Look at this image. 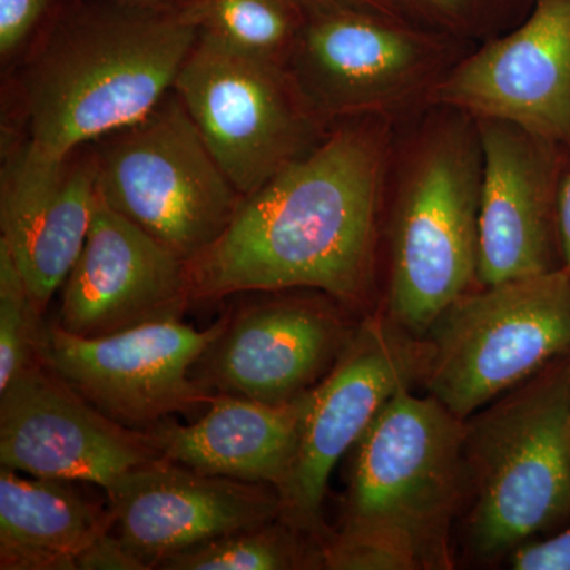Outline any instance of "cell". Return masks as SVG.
I'll use <instances>...</instances> for the list:
<instances>
[{
  "instance_id": "obj_1",
  "label": "cell",
  "mask_w": 570,
  "mask_h": 570,
  "mask_svg": "<svg viewBox=\"0 0 570 570\" xmlns=\"http://www.w3.org/2000/svg\"><path fill=\"white\" fill-rule=\"evenodd\" d=\"M387 160L385 116L340 119L187 262L190 299L305 287L344 305L365 302Z\"/></svg>"
},
{
  "instance_id": "obj_2",
  "label": "cell",
  "mask_w": 570,
  "mask_h": 570,
  "mask_svg": "<svg viewBox=\"0 0 570 570\" xmlns=\"http://www.w3.org/2000/svg\"><path fill=\"white\" fill-rule=\"evenodd\" d=\"M198 33L193 14L62 0L22 78L28 137L66 154L140 121L174 91Z\"/></svg>"
},
{
  "instance_id": "obj_3",
  "label": "cell",
  "mask_w": 570,
  "mask_h": 570,
  "mask_svg": "<svg viewBox=\"0 0 570 570\" xmlns=\"http://www.w3.org/2000/svg\"><path fill=\"white\" fill-rule=\"evenodd\" d=\"M330 570H449L452 524L468 491L464 420L401 390L356 442Z\"/></svg>"
},
{
  "instance_id": "obj_4",
  "label": "cell",
  "mask_w": 570,
  "mask_h": 570,
  "mask_svg": "<svg viewBox=\"0 0 570 570\" xmlns=\"http://www.w3.org/2000/svg\"><path fill=\"white\" fill-rule=\"evenodd\" d=\"M561 356L464 420L468 543L509 554L570 513V387Z\"/></svg>"
},
{
  "instance_id": "obj_5",
  "label": "cell",
  "mask_w": 570,
  "mask_h": 570,
  "mask_svg": "<svg viewBox=\"0 0 570 570\" xmlns=\"http://www.w3.org/2000/svg\"><path fill=\"white\" fill-rule=\"evenodd\" d=\"M455 112L420 140L393 212L387 316L417 337L478 283L482 153Z\"/></svg>"
},
{
  "instance_id": "obj_6",
  "label": "cell",
  "mask_w": 570,
  "mask_h": 570,
  "mask_svg": "<svg viewBox=\"0 0 570 570\" xmlns=\"http://www.w3.org/2000/svg\"><path fill=\"white\" fill-rule=\"evenodd\" d=\"M428 393L461 420L570 351V275L557 268L466 292L428 330Z\"/></svg>"
},
{
  "instance_id": "obj_7",
  "label": "cell",
  "mask_w": 570,
  "mask_h": 570,
  "mask_svg": "<svg viewBox=\"0 0 570 570\" xmlns=\"http://www.w3.org/2000/svg\"><path fill=\"white\" fill-rule=\"evenodd\" d=\"M92 145L104 200L186 262L227 230L245 202L175 91Z\"/></svg>"
},
{
  "instance_id": "obj_8",
  "label": "cell",
  "mask_w": 570,
  "mask_h": 570,
  "mask_svg": "<svg viewBox=\"0 0 570 570\" xmlns=\"http://www.w3.org/2000/svg\"><path fill=\"white\" fill-rule=\"evenodd\" d=\"M174 91L245 197L309 151L330 129L283 63L200 31Z\"/></svg>"
},
{
  "instance_id": "obj_9",
  "label": "cell",
  "mask_w": 570,
  "mask_h": 570,
  "mask_svg": "<svg viewBox=\"0 0 570 570\" xmlns=\"http://www.w3.org/2000/svg\"><path fill=\"white\" fill-rule=\"evenodd\" d=\"M452 37L414 22L354 9L307 10L305 29L287 67L332 126L428 100L450 67Z\"/></svg>"
},
{
  "instance_id": "obj_10",
  "label": "cell",
  "mask_w": 570,
  "mask_h": 570,
  "mask_svg": "<svg viewBox=\"0 0 570 570\" xmlns=\"http://www.w3.org/2000/svg\"><path fill=\"white\" fill-rule=\"evenodd\" d=\"M225 321L209 328L163 318L100 337L41 324L37 360L105 415L137 430H151L171 414L208 407L217 393L193 377Z\"/></svg>"
},
{
  "instance_id": "obj_11",
  "label": "cell",
  "mask_w": 570,
  "mask_h": 570,
  "mask_svg": "<svg viewBox=\"0 0 570 570\" xmlns=\"http://www.w3.org/2000/svg\"><path fill=\"white\" fill-rule=\"evenodd\" d=\"M426 343L389 316L352 332L332 370L311 390L294 471L279 490L281 519L317 534L333 469L355 448L385 404L422 381Z\"/></svg>"
},
{
  "instance_id": "obj_12",
  "label": "cell",
  "mask_w": 570,
  "mask_h": 570,
  "mask_svg": "<svg viewBox=\"0 0 570 570\" xmlns=\"http://www.w3.org/2000/svg\"><path fill=\"white\" fill-rule=\"evenodd\" d=\"M165 460L151 430L116 422L39 360L0 392V464L33 478L110 489Z\"/></svg>"
},
{
  "instance_id": "obj_13",
  "label": "cell",
  "mask_w": 570,
  "mask_h": 570,
  "mask_svg": "<svg viewBox=\"0 0 570 570\" xmlns=\"http://www.w3.org/2000/svg\"><path fill=\"white\" fill-rule=\"evenodd\" d=\"M428 100L570 145V0H532L523 21L450 67Z\"/></svg>"
},
{
  "instance_id": "obj_14",
  "label": "cell",
  "mask_w": 570,
  "mask_h": 570,
  "mask_svg": "<svg viewBox=\"0 0 570 570\" xmlns=\"http://www.w3.org/2000/svg\"><path fill=\"white\" fill-rule=\"evenodd\" d=\"M3 142L0 242L20 268L33 305L45 313L69 277L99 198L94 145L51 154L31 138Z\"/></svg>"
},
{
  "instance_id": "obj_15",
  "label": "cell",
  "mask_w": 570,
  "mask_h": 570,
  "mask_svg": "<svg viewBox=\"0 0 570 570\" xmlns=\"http://www.w3.org/2000/svg\"><path fill=\"white\" fill-rule=\"evenodd\" d=\"M193 302L187 262L99 193L91 227L63 283L58 324L100 337L148 322L181 317Z\"/></svg>"
},
{
  "instance_id": "obj_16",
  "label": "cell",
  "mask_w": 570,
  "mask_h": 570,
  "mask_svg": "<svg viewBox=\"0 0 570 570\" xmlns=\"http://www.w3.org/2000/svg\"><path fill=\"white\" fill-rule=\"evenodd\" d=\"M474 121L482 153L478 283L553 272L560 146L515 124Z\"/></svg>"
},
{
  "instance_id": "obj_17",
  "label": "cell",
  "mask_w": 570,
  "mask_h": 570,
  "mask_svg": "<svg viewBox=\"0 0 570 570\" xmlns=\"http://www.w3.org/2000/svg\"><path fill=\"white\" fill-rule=\"evenodd\" d=\"M112 532L148 569L179 551L281 519L279 491L174 461L127 472L107 490Z\"/></svg>"
},
{
  "instance_id": "obj_18",
  "label": "cell",
  "mask_w": 570,
  "mask_h": 570,
  "mask_svg": "<svg viewBox=\"0 0 570 570\" xmlns=\"http://www.w3.org/2000/svg\"><path fill=\"white\" fill-rule=\"evenodd\" d=\"M354 330L335 309L311 299H276L246 307L204 356V387L268 404L298 400L326 376Z\"/></svg>"
},
{
  "instance_id": "obj_19",
  "label": "cell",
  "mask_w": 570,
  "mask_h": 570,
  "mask_svg": "<svg viewBox=\"0 0 570 570\" xmlns=\"http://www.w3.org/2000/svg\"><path fill=\"white\" fill-rule=\"evenodd\" d=\"M309 392L284 404L217 393L193 425L165 420L151 431L165 460L279 491L294 471Z\"/></svg>"
},
{
  "instance_id": "obj_20",
  "label": "cell",
  "mask_w": 570,
  "mask_h": 570,
  "mask_svg": "<svg viewBox=\"0 0 570 570\" xmlns=\"http://www.w3.org/2000/svg\"><path fill=\"white\" fill-rule=\"evenodd\" d=\"M63 480L0 471V569L77 570L115 517Z\"/></svg>"
},
{
  "instance_id": "obj_21",
  "label": "cell",
  "mask_w": 570,
  "mask_h": 570,
  "mask_svg": "<svg viewBox=\"0 0 570 570\" xmlns=\"http://www.w3.org/2000/svg\"><path fill=\"white\" fill-rule=\"evenodd\" d=\"M307 532L283 519L232 532L224 538L171 554L163 570H302L324 569L322 547L307 542Z\"/></svg>"
},
{
  "instance_id": "obj_22",
  "label": "cell",
  "mask_w": 570,
  "mask_h": 570,
  "mask_svg": "<svg viewBox=\"0 0 570 570\" xmlns=\"http://www.w3.org/2000/svg\"><path fill=\"white\" fill-rule=\"evenodd\" d=\"M200 31L236 50L287 66L307 20L299 0H205L193 13Z\"/></svg>"
},
{
  "instance_id": "obj_23",
  "label": "cell",
  "mask_w": 570,
  "mask_h": 570,
  "mask_svg": "<svg viewBox=\"0 0 570 570\" xmlns=\"http://www.w3.org/2000/svg\"><path fill=\"white\" fill-rule=\"evenodd\" d=\"M407 21L452 39L493 36L527 18L532 0H387Z\"/></svg>"
},
{
  "instance_id": "obj_24",
  "label": "cell",
  "mask_w": 570,
  "mask_h": 570,
  "mask_svg": "<svg viewBox=\"0 0 570 570\" xmlns=\"http://www.w3.org/2000/svg\"><path fill=\"white\" fill-rule=\"evenodd\" d=\"M41 316L13 255L0 242V392L37 362Z\"/></svg>"
},
{
  "instance_id": "obj_25",
  "label": "cell",
  "mask_w": 570,
  "mask_h": 570,
  "mask_svg": "<svg viewBox=\"0 0 570 570\" xmlns=\"http://www.w3.org/2000/svg\"><path fill=\"white\" fill-rule=\"evenodd\" d=\"M62 0H0V58L10 62L39 37Z\"/></svg>"
},
{
  "instance_id": "obj_26",
  "label": "cell",
  "mask_w": 570,
  "mask_h": 570,
  "mask_svg": "<svg viewBox=\"0 0 570 570\" xmlns=\"http://www.w3.org/2000/svg\"><path fill=\"white\" fill-rule=\"evenodd\" d=\"M515 570H570V527L543 540H528L509 553Z\"/></svg>"
},
{
  "instance_id": "obj_27",
  "label": "cell",
  "mask_w": 570,
  "mask_h": 570,
  "mask_svg": "<svg viewBox=\"0 0 570 570\" xmlns=\"http://www.w3.org/2000/svg\"><path fill=\"white\" fill-rule=\"evenodd\" d=\"M78 570H146L145 564L115 532L97 540L81 554Z\"/></svg>"
},
{
  "instance_id": "obj_28",
  "label": "cell",
  "mask_w": 570,
  "mask_h": 570,
  "mask_svg": "<svg viewBox=\"0 0 570 570\" xmlns=\"http://www.w3.org/2000/svg\"><path fill=\"white\" fill-rule=\"evenodd\" d=\"M557 217L562 268L570 275V171L561 179L558 190Z\"/></svg>"
},
{
  "instance_id": "obj_29",
  "label": "cell",
  "mask_w": 570,
  "mask_h": 570,
  "mask_svg": "<svg viewBox=\"0 0 570 570\" xmlns=\"http://www.w3.org/2000/svg\"><path fill=\"white\" fill-rule=\"evenodd\" d=\"M119 6L137 9L164 11V13L193 14L205 0H105Z\"/></svg>"
},
{
  "instance_id": "obj_30",
  "label": "cell",
  "mask_w": 570,
  "mask_h": 570,
  "mask_svg": "<svg viewBox=\"0 0 570 570\" xmlns=\"http://www.w3.org/2000/svg\"><path fill=\"white\" fill-rule=\"evenodd\" d=\"M307 10L325 9V7H354V9L376 11V13L389 14V17H401L400 13L387 2V0H299Z\"/></svg>"
},
{
  "instance_id": "obj_31",
  "label": "cell",
  "mask_w": 570,
  "mask_h": 570,
  "mask_svg": "<svg viewBox=\"0 0 570 570\" xmlns=\"http://www.w3.org/2000/svg\"><path fill=\"white\" fill-rule=\"evenodd\" d=\"M566 362H568V376H569V387H570V351L568 356H566Z\"/></svg>"
}]
</instances>
